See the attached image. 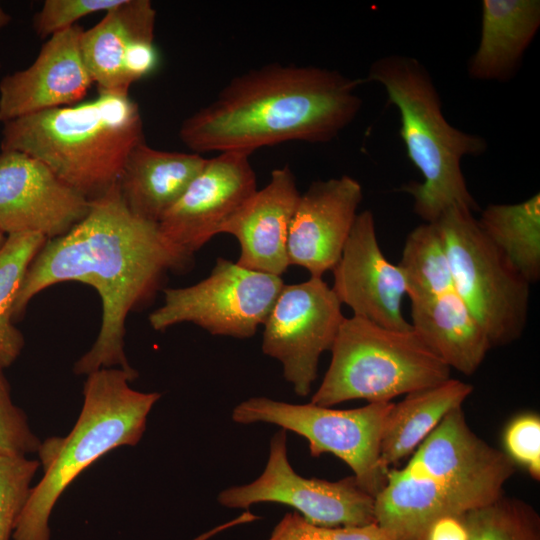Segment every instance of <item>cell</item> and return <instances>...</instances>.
<instances>
[{
    "label": "cell",
    "mask_w": 540,
    "mask_h": 540,
    "mask_svg": "<svg viewBox=\"0 0 540 540\" xmlns=\"http://www.w3.org/2000/svg\"><path fill=\"white\" fill-rule=\"evenodd\" d=\"M190 261L164 239L158 224L129 211L116 183L90 201L87 215L71 230L47 240L36 254L18 291L13 320L49 286L85 283L101 298L102 321L94 344L75 363L74 373L87 376L115 366L134 372L124 350L128 314L152 296L166 272L183 269Z\"/></svg>",
    "instance_id": "1"
},
{
    "label": "cell",
    "mask_w": 540,
    "mask_h": 540,
    "mask_svg": "<svg viewBox=\"0 0 540 540\" xmlns=\"http://www.w3.org/2000/svg\"><path fill=\"white\" fill-rule=\"evenodd\" d=\"M364 79L333 69L267 64L235 76L181 124L193 153L255 150L290 141L327 143L358 116Z\"/></svg>",
    "instance_id": "2"
},
{
    "label": "cell",
    "mask_w": 540,
    "mask_h": 540,
    "mask_svg": "<svg viewBox=\"0 0 540 540\" xmlns=\"http://www.w3.org/2000/svg\"><path fill=\"white\" fill-rule=\"evenodd\" d=\"M144 141L139 107L128 95L53 108L3 123L1 151H19L46 166L89 201L119 178L132 149Z\"/></svg>",
    "instance_id": "3"
},
{
    "label": "cell",
    "mask_w": 540,
    "mask_h": 540,
    "mask_svg": "<svg viewBox=\"0 0 540 540\" xmlns=\"http://www.w3.org/2000/svg\"><path fill=\"white\" fill-rule=\"evenodd\" d=\"M364 82L380 84L388 102L399 112V135L407 157L423 178L422 182H410L401 188L412 196L415 214L426 223H435L450 208L478 211L461 161L485 153L487 141L446 120L427 68L411 56L387 55L370 65Z\"/></svg>",
    "instance_id": "4"
},
{
    "label": "cell",
    "mask_w": 540,
    "mask_h": 540,
    "mask_svg": "<svg viewBox=\"0 0 540 540\" xmlns=\"http://www.w3.org/2000/svg\"><path fill=\"white\" fill-rule=\"evenodd\" d=\"M137 377V371L115 367L87 375L83 405L72 430L41 441L37 454L43 476L32 487L12 540H50V515L67 487L111 450L138 444L161 394L132 389L129 382Z\"/></svg>",
    "instance_id": "5"
},
{
    "label": "cell",
    "mask_w": 540,
    "mask_h": 540,
    "mask_svg": "<svg viewBox=\"0 0 540 540\" xmlns=\"http://www.w3.org/2000/svg\"><path fill=\"white\" fill-rule=\"evenodd\" d=\"M331 362L311 403L391 402L450 379L451 369L411 329L393 330L352 316L343 320Z\"/></svg>",
    "instance_id": "6"
},
{
    "label": "cell",
    "mask_w": 540,
    "mask_h": 540,
    "mask_svg": "<svg viewBox=\"0 0 540 540\" xmlns=\"http://www.w3.org/2000/svg\"><path fill=\"white\" fill-rule=\"evenodd\" d=\"M454 291L493 347L517 340L528 319L530 283L480 228L474 213L450 208L437 220Z\"/></svg>",
    "instance_id": "7"
},
{
    "label": "cell",
    "mask_w": 540,
    "mask_h": 540,
    "mask_svg": "<svg viewBox=\"0 0 540 540\" xmlns=\"http://www.w3.org/2000/svg\"><path fill=\"white\" fill-rule=\"evenodd\" d=\"M420 494L442 515L491 503L515 471L513 461L478 437L462 406L454 408L401 468Z\"/></svg>",
    "instance_id": "8"
},
{
    "label": "cell",
    "mask_w": 540,
    "mask_h": 540,
    "mask_svg": "<svg viewBox=\"0 0 540 540\" xmlns=\"http://www.w3.org/2000/svg\"><path fill=\"white\" fill-rule=\"evenodd\" d=\"M392 402L339 410L313 403L291 404L266 397L249 398L232 411L239 424L270 423L304 437L311 456L331 453L353 471L361 488L376 496L387 472L380 464V442Z\"/></svg>",
    "instance_id": "9"
},
{
    "label": "cell",
    "mask_w": 540,
    "mask_h": 540,
    "mask_svg": "<svg viewBox=\"0 0 540 540\" xmlns=\"http://www.w3.org/2000/svg\"><path fill=\"white\" fill-rule=\"evenodd\" d=\"M284 285L281 276L218 258L200 282L164 289L163 304L148 321L157 331L191 322L212 335L249 338L264 324Z\"/></svg>",
    "instance_id": "10"
},
{
    "label": "cell",
    "mask_w": 540,
    "mask_h": 540,
    "mask_svg": "<svg viewBox=\"0 0 540 540\" xmlns=\"http://www.w3.org/2000/svg\"><path fill=\"white\" fill-rule=\"evenodd\" d=\"M218 502L229 508L248 509L257 503L293 507L308 522L319 526H365L375 523V497L355 477L338 481L305 478L291 467L284 429L274 434L263 473L253 482L220 492Z\"/></svg>",
    "instance_id": "11"
},
{
    "label": "cell",
    "mask_w": 540,
    "mask_h": 540,
    "mask_svg": "<svg viewBox=\"0 0 540 540\" xmlns=\"http://www.w3.org/2000/svg\"><path fill=\"white\" fill-rule=\"evenodd\" d=\"M341 303L320 277L284 285L264 322L262 351L282 364L294 392L307 396L321 355L331 350L345 319Z\"/></svg>",
    "instance_id": "12"
},
{
    "label": "cell",
    "mask_w": 540,
    "mask_h": 540,
    "mask_svg": "<svg viewBox=\"0 0 540 540\" xmlns=\"http://www.w3.org/2000/svg\"><path fill=\"white\" fill-rule=\"evenodd\" d=\"M250 153L228 151L207 161L178 201L163 215L158 229L185 256L192 255L257 191Z\"/></svg>",
    "instance_id": "13"
},
{
    "label": "cell",
    "mask_w": 540,
    "mask_h": 540,
    "mask_svg": "<svg viewBox=\"0 0 540 540\" xmlns=\"http://www.w3.org/2000/svg\"><path fill=\"white\" fill-rule=\"evenodd\" d=\"M90 201L40 160L19 151L0 153V230L4 235L39 233L48 240L71 230Z\"/></svg>",
    "instance_id": "14"
},
{
    "label": "cell",
    "mask_w": 540,
    "mask_h": 540,
    "mask_svg": "<svg viewBox=\"0 0 540 540\" xmlns=\"http://www.w3.org/2000/svg\"><path fill=\"white\" fill-rule=\"evenodd\" d=\"M332 272L331 288L353 316L393 330L412 329L402 312L405 281L380 248L370 210L358 213Z\"/></svg>",
    "instance_id": "15"
},
{
    "label": "cell",
    "mask_w": 540,
    "mask_h": 540,
    "mask_svg": "<svg viewBox=\"0 0 540 540\" xmlns=\"http://www.w3.org/2000/svg\"><path fill=\"white\" fill-rule=\"evenodd\" d=\"M156 10L149 0H124L81 37V53L99 94L128 95L158 65Z\"/></svg>",
    "instance_id": "16"
},
{
    "label": "cell",
    "mask_w": 540,
    "mask_h": 540,
    "mask_svg": "<svg viewBox=\"0 0 540 540\" xmlns=\"http://www.w3.org/2000/svg\"><path fill=\"white\" fill-rule=\"evenodd\" d=\"M363 199L360 182L348 175L311 183L300 195L287 240L289 265L310 277L332 271L350 235Z\"/></svg>",
    "instance_id": "17"
},
{
    "label": "cell",
    "mask_w": 540,
    "mask_h": 540,
    "mask_svg": "<svg viewBox=\"0 0 540 540\" xmlns=\"http://www.w3.org/2000/svg\"><path fill=\"white\" fill-rule=\"evenodd\" d=\"M83 29L74 25L53 34L27 68L0 81V122L71 106L93 83L81 53Z\"/></svg>",
    "instance_id": "18"
},
{
    "label": "cell",
    "mask_w": 540,
    "mask_h": 540,
    "mask_svg": "<svg viewBox=\"0 0 540 540\" xmlns=\"http://www.w3.org/2000/svg\"><path fill=\"white\" fill-rule=\"evenodd\" d=\"M300 195L291 168H276L223 224L220 233L234 236L240 245L238 265L276 276L287 271L288 233Z\"/></svg>",
    "instance_id": "19"
},
{
    "label": "cell",
    "mask_w": 540,
    "mask_h": 540,
    "mask_svg": "<svg viewBox=\"0 0 540 540\" xmlns=\"http://www.w3.org/2000/svg\"><path fill=\"white\" fill-rule=\"evenodd\" d=\"M206 161L198 153L159 150L142 141L132 149L121 172L122 199L134 216L158 224Z\"/></svg>",
    "instance_id": "20"
},
{
    "label": "cell",
    "mask_w": 540,
    "mask_h": 540,
    "mask_svg": "<svg viewBox=\"0 0 540 540\" xmlns=\"http://www.w3.org/2000/svg\"><path fill=\"white\" fill-rule=\"evenodd\" d=\"M539 28V0H483L479 43L467 66L469 77L512 79Z\"/></svg>",
    "instance_id": "21"
},
{
    "label": "cell",
    "mask_w": 540,
    "mask_h": 540,
    "mask_svg": "<svg viewBox=\"0 0 540 540\" xmlns=\"http://www.w3.org/2000/svg\"><path fill=\"white\" fill-rule=\"evenodd\" d=\"M411 327L450 369L472 375L493 347L490 339L454 291L411 303Z\"/></svg>",
    "instance_id": "22"
},
{
    "label": "cell",
    "mask_w": 540,
    "mask_h": 540,
    "mask_svg": "<svg viewBox=\"0 0 540 540\" xmlns=\"http://www.w3.org/2000/svg\"><path fill=\"white\" fill-rule=\"evenodd\" d=\"M473 387L461 380L414 391L389 410L380 442V464L389 471L417 447L454 408L462 406Z\"/></svg>",
    "instance_id": "23"
},
{
    "label": "cell",
    "mask_w": 540,
    "mask_h": 540,
    "mask_svg": "<svg viewBox=\"0 0 540 540\" xmlns=\"http://www.w3.org/2000/svg\"><path fill=\"white\" fill-rule=\"evenodd\" d=\"M478 224L531 284L540 278V194L513 204H489Z\"/></svg>",
    "instance_id": "24"
},
{
    "label": "cell",
    "mask_w": 540,
    "mask_h": 540,
    "mask_svg": "<svg viewBox=\"0 0 540 540\" xmlns=\"http://www.w3.org/2000/svg\"><path fill=\"white\" fill-rule=\"evenodd\" d=\"M411 303L454 290L444 242L437 223H422L406 237L396 264Z\"/></svg>",
    "instance_id": "25"
},
{
    "label": "cell",
    "mask_w": 540,
    "mask_h": 540,
    "mask_svg": "<svg viewBox=\"0 0 540 540\" xmlns=\"http://www.w3.org/2000/svg\"><path fill=\"white\" fill-rule=\"evenodd\" d=\"M48 239L39 233L6 236L0 246V368L21 354L24 338L13 324V307L27 269Z\"/></svg>",
    "instance_id": "26"
},
{
    "label": "cell",
    "mask_w": 540,
    "mask_h": 540,
    "mask_svg": "<svg viewBox=\"0 0 540 540\" xmlns=\"http://www.w3.org/2000/svg\"><path fill=\"white\" fill-rule=\"evenodd\" d=\"M469 540H540V517L528 503L504 496L466 512Z\"/></svg>",
    "instance_id": "27"
},
{
    "label": "cell",
    "mask_w": 540,
    "mask_h": 540,
    "mask_svg": "<svg viewBox=\"0 0 540 540\" xmlns=\"http://www.w3.org/2000/svg\"><path fill=\"white\" fill-rule=\"evenodd\" d=\"M40 461L0 454V540H11Z\"/></svg>",
    "instance_id": "28"
},
{
    "label": "cell",
    "mask_w": 540,
    "mask_h": 540,
    "mask_svg": "<svg viewBox=\"0 0 540 540\" xmlns=\"http://www.w3.org/2000/svg\"><path fill=\"white\" fill-rule=\"evenodd\" d=\"M268 540H396L377 523L365 526H319L299 513H287Z\"/></svg>",
    "instance_id": "29"
},
{
    "label": "cell",
    "mask_w": 540,
    "mask_h": 540,
    "mask_svg": "<svg viewBox=\"0 0 540 540\" xmlns=\"http://www.w3.org/2000/svg\"><path fill=\"white\" fill-rule=\"evenodd\" d=\"M3 370L0 368V454L37 453L41 440L33 433L23 410L14 404Z\"/></svg>",
    "instance_id": "30"
},
{
    "label": "cell",
    "mask_w": 540,
    "mask_h": 540,
    "mask_svg": "<svg viewBox=\"0 0 540 540\" xmlns=\"http://www.w3.org/2000/svg\"><path fill=\"white\" fill-rule=\"evenodd\" d=\"M124 0H46L34 15L33 28L41 38L75 25L89 14L108 11Z\"/></svg>",
    "instance_id": "31"
},
{
    "label": "cell",
    "mask_w": 540,
    "mask_h": 540,
    "mask_svg": "<svg viewBox=\"0 0 540 540\" xmlns=\"http://www.w3.org/2000/svg\"><path fill=\"white\" fill-rule=\"evenodd\" d=\"M503 442L506 455L524 467L535 480L540 479V417L521 414L507 425Z\"/></svg>",
    "instance_id": "32"
},
{
    "label": "cell",
    "mask_w": 540,
    "mask_h": 540,
    "mask_svg": "<svg viewBox=\"0 0 540 540\" xmlns=\"http://www.w3.org/2000/svg\"><path fill=\"white\" fill-rule=\"evenodd\" d=\"M466 512L436 518L424 528L416 540H469Z\"/></svg>",
    "instance_id": "33"
},
{
    "label": "cell",
    "mask_w": 540,
    "mask_h": 540,
    "mask_svg": "<svg viewBox=\"0 0 540 540\" xmlns=\"http://www.w3.org/2000/svg\"><path fill=\"white\" fill-rule=\"evenodd\" d=\"M246 522V519L243 515H239L238 517L232 519L231 521H228L226 523H223L219 526H216L214 528H212L211 530L195 537L194 539L192 540H208L209 538L215 536L216 534L226 530V529H229L231 527H234V526H237V525H241V524H244Z\"/></svg>",
    "instance_id": "34"
},
{
    "label": "cell",
    "mask_w": 540,
    "mask_h": 540,
    "mask_svg": "<svg viewBox=\"0 0 540 540\" xmlns=\"http://www.w3.org/2000/svg\"><path fill=\"white\" fill-rule=\"evenodd\" d=\"M10 21H11L10 15L7 12H5L0 6V31L5 26H7L10 23Z\"/></svg>",
    "instance_id": "35"
},
{
    "label": "cell",
    "mask_w": 540,
    "mask_h": 540,
    "mask_svg": "<svg viewBox=\"0 0 540 540\" xmlns=\"http://www.w3.org/2000/svg\"><path fill=\"white\" fill-rule=\"evenodd\" d=\"M6 236L0 230V246L4 243Z\"/></svg>",
    "instance_id": "36"
}]
</instances>
